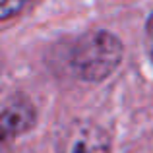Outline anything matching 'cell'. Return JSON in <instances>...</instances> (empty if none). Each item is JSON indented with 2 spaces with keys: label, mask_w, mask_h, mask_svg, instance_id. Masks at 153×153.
<instances>
[{
  "label": "cell",
  "mask_w": 153,
  "mask_h": 153,
  "mask_svg": "<svg viewBox=\"0 0 153 153\" xmlns=\"http://www.w3.org/2000/svg\"><path fill=\"white\" fill-rule=\"evenodd\" d=\"M124 49L111 31H89L76 41L70 52L72 72L83 82H103L118 68Z\"/></svg>",
  "instance_id": "6da1fadb"
},
{
  "label": "cell",
  "mask_w": 153,
  "mask_h": 153,
  "mask_svg": "<svg viewBox=\"0 0 153 153\" xmlns=\"http://www.w3.org/2000/svg\"><path fill=\"white\" fill-rule=\"evenodd\" d=\"M58 153H111V138L99 124L79 120L62 132Z\"/></svg>",
  "instance_id": "7a4b0ae2"
},
{
  "label": "cell",
  "mask_w": 153,
  "mask_h": 153,
  "mask_svg": "<svg viewBox=\"0 0 153 153\" xmlns=\"http://www.w3.org/2000/svg\"><path fill=\"white\" fill-rule=\"evenodd\" d=\"M35 122V111L31 105L16 103L0 112V153H6L12 143L25 134Z\"/></svg>",
  "instance_id": "3957f363"
},
{
  "label": "cell",
  "mask_w": 153,
  "mask_h": 153,
  "mask_svg": "<svg viewBox=\"0 0 153 153\" xmlns=\"http://www.w3.org/2000/svg\"><path fill=\"white\" fill-rule=\"evenodd\" d=\"M29 0H0V22L10 19L25 10Z\"/></svg>",
  "instance_id": "277c9868"
},
{
  "label": "cell",
  "mask_w": 153,
  "mask_h": 153,
  "mask_svg": "<svg viewBox=\"0 0 153 153\" xmlns=\"http://www.w3.org/2000/svg\"><path fill=\"white\" fill-rule=\"evenodd\" d=\"M146 41H147V51H149V56L153 60V14L147 19V25H146Z\"/></svg>",
  "instance_id": "5b68a950"
}]
</instances>
